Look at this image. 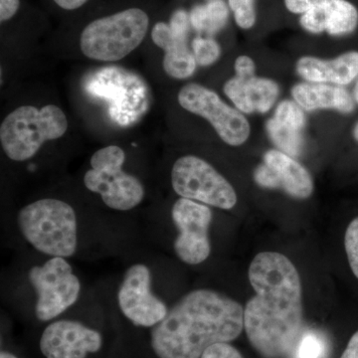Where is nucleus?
Instances as JSON below:
<instances>
[{
  "label": "nucleus",
  "mask_w": 358,
  "mask_h": 358,
  "mask_svg": "<svg viewBox=\"0 0 358 358\" xmlns=\"http://www.w3.org/2000/svg\"><path fill=\"white\" fill-rule=\"evenodd\" d=\"M341 358H358V331L350 338Z\"/></svg>",
  "instance_id": "31"
},
{
  "label": "nucleus",
  "mask_w": 358,
  "mask_h": 358,
  "mask_svg": "<svg viewBox=\"0 0 358 358\" xmlns=\"http://www.w3.org/2000/svg\"><path fill=\"white\" fill-rule=\"evenodd\" d=\"M67 129V117L57 106L47 105L41 109L23 106L2 122L0 143L9 159L26 162L32 159L46 141L62 138Z\"/></svg>",
  "instance_id": "4"
},
{
  "label": "nucleus",
  "mask_w": 358,
  "mask_h": 358,
  "mask_svg": "<svg viewBox=\"0 0 358 358\" xmlns=\"http://www.w3.org/2000/svg\"><path fill=\"white\" fill-rule=\"evenodd\" d=\"M273 119L289 128L303 131L307 126L306 112L294 100H282L275 106Z\"/></svg>",
  "instance_id": "24"
},
{
  "label": "nucleus",
  "mask_w": 358,
  "mask_h": 358,
  "mask_svg": "<svg viewBox=\"0 0 358 358\" xmlns=\"http://www.w3.org/2000/svg\"><path fill=\"white\" fill-rule=\"evenodd\" d=\"M345 246L348 263L358 279V217L352 220L346 229Z\"/></svg>",
  "instance_id": "26"
},
{
  "label": "nucleus",
  "mask_w": 358,
  "mask_h": 358,
  "mask_svg": "<svg viewBox=\"0 0 358 358\" xmlns=\"http://www.w3.org/2000/svg\"><path fill=\"white\" fill-rule=\"evenodd\" d=\"M291 94L292 99L306 113L331 110L350 114L355 108L353 96L345 87L336 85L300 82L294 85Z\"/></svg>",
  "instance_id": "16"
},
{
  "label": "nucleus",
  "mask_w": 358,
  "mask_h": 358,
  "mask_svg": "<svg viewBox=\"0 0 358 358\" xmlns=\"http://www.w3.org/2000/svg\"><path fill=\"white\" fill-rule=\"evenodd\" d=\"M178 100L181 108L210 122L226 145L240 147L249 140L251 124L246 115L224 102L207 87L197 83L185 85L178 92Z\"/></svg>",
  "instance_id": "10"
},
{
  "label": "nucleus",
  "mask_w": 358,
  "mask_h": 358,
  "mask_svg": "<svg viewBox=\"0 0 358 358\" xmlns=\"http://www.w3.org/2000/svg\"><path fill=\"white\" fill-rule=\"evenodd\" d=\"M263 162L267 164L277 181L278 189L296 199H308L313 192V179L310 171L294 157L274 148L265 152Z\"/></svg>",
  "instance_id": "17"
},
{
  "label": "nucleus",
  "mask_w": 358,
  "mask_h": 358,
  "mask_svg": "<svg viewBox=\"0 0 358 358\" xmlns=\"http://www.w3.org/2000/svg\"><path fill=\"white\" fill-rule=\"evenodd\" d=\"M282 4L308 34L341 38L358 29V7L352 0H282Z\"/></svg>",
  "instance_id": "11"
},
{
  "label": "nucleus",
  "mask_w": 358,
  "mask_h": 358,
  "mask_svg": "<svg viewBox=\"0 0 358 358\" xmlns=\"http://www.w3.org/2000/svg\"><path fill=\"white\" fill-rule=\"evenodd\" d=\"M231 16L226 0L196 4L189 10L192 30L202 36L214 37L227 27Z\"/></svg>",
  "instance_id": "18"
},
{
  "label": "nucleus",
  "mask_w": 358,
  "mask_h": 358,
  "mask_svg": "<svg viewBox=\"0 0 358 358\" xmlns=\"http://www.w3.org/2000/svg\"><path fill=\"white\" fill-rule=\"evenodd\" d=\"M249 281L256 293L244 310L250 343L266 358L289 355L303 327L298 270L288 257L263 252L250 265Z\"/></svg>",
  "instance_id": "1"
},
{
  "label": "nucleus",
  "mask_w": 358,
  "mask_h": 358,
  "mask_svg": "<svg viewBox=\"0 0 358 358\" xmlns=\"http://www.w3.org/2000/svg\"><path fill=\"white\" fill-rule=\"evenodd\" d=\"M148 25L150 18L145 11L128 8L89 23L81 33L80 47L92 60L115 62L140 46Z\"/></svg>",
  "instance_id": "5"
},
{
  "label": "nucleus",
  "mask_w": 358,
  "mask_h": 358,
  "mask_svg": "<svg viewBox=\"0 0 358 358\" xmlns=\"http://www.w3.org/2000/svg\"><path fill=\"white\" fill-rule=\"evenodd\" d=\"M203 1H212V0H203Z\"/></svg>",
  "instance_id": "36"
},
{
  "label": "nucleus",
  "mask_w": 358,
  "mask_h": 358,
  "mask_svg": "<svg viewBox=\"0 0 358 358\" xmlns=\"http://www.w3.org/2000/svg\"><path fill=\"white\" fill-rule=\"evenodd\" d=\"M244 310L238 301L211 289L183 296L152 327V348L159 358H200L209 346L241 334Z\"/></svg>",
  "instance_id": "2"
},
{
  "label": "nucleus",
  "mask_w": 358,
  "mask_h": 358,
  "mask_svg": "<svg viewBox=\"0 0 358 358\" xmlns=\"http://www.w3.org/2000/svg\"><path fill=\"white\" fill-rule=\"evenodd\" d=\"M152 272L145 264L136 263L124 272L117 291V305L134 326L154 327L166 319L169 308L152 292Z\"/></svg>",
  "instance_id": "13"
},
{
  "label": "nucleus",
  "mask_w": 358,
  "mask_h": 358,
  "mask_svg": "<svg viewBox=\"0 0 358 358\" xmlns=\"http://www.w3.org/2000/svg\"><path fill=\"white\" fill-rule=\"evenodd\" d=\"M266 131L277 150L291 155L294 159L300 157L303 152L305 145L303 131L284 126L273 117L266 122Z\"/></svg>",
  "instance_id": "20"
},
{
  "label": "nucleus",
  "mask_w": 358,
  "mask_h": 358,
  "mask_svg": "<svg viewBox=\"0 0 358 358\" xmlns=\"http://www.w3.org/2000/svg\"><path fill=\"white\" fill-rule=\"evenodd\" d=\"M192 51L197 65L208 67L220 59L222 49L217 40L211 36L195 37L192 42Z\"/></svg>",
  "instance_id": "25"
},
{
  "label": "nucleus",
  "mask_w": 358,
  "mask_h": 358,
  "mask_svg": "<svg viewBox=\"0 0 358 358\" xmlns=\"http://www.w3.org/2000/svg\"><path fill=\"white\" fill-rule=\"evenodd\" d=\"M352 136L353 138H355V140L358 143V122H357V124H355V128L352 129Z\"/></svg>",
  "instance_id": "35"
},
{
  "label": "nucleus",
  "mask_w": 358,
  "mask_h": 358,
  "mask_svg": "<svg viewBox=\"0 0 358 358\" xmlns=\"http://www.w3.org/2000/svg\"><path fill=\"white\" fill-rule=\"evenodd\" d=\"M59 7L65 10H75L88 2V0H53Z\"/></svg>",
  "instance_id": "32"
},
{
  "label": "nucleus",
  "mask_w": 358,
  "mask_h": 358,
  "mask_svg": "<svg viewBox=\"0 0 358 358\" xmlns=\"http://www.w3.org/2000/svg\"><path fill=\"white\" fill-rule=\"evenodd\" d=\"M353 99H355V103L358 105V77L357 79V83H355V90H353Z\"/></svg>",
  "instance_id": "33"
},
{
  "label": "nucleus",
  "mask_w": 358,
  "mask_h": 358,
  "mask_svg": "<svg viewBox=\"0 0 358 358\" xmlns=\"http://www.w3.org/2000/svg\"><path fill=\"white\" fill-rule=\"evenodd\" d=\"M329 352L327 338L319 331H307L301 333L293 350L291 358H326Z\"/></svg>",
  "instance_id": "22"
},
{
  "label": "nucleus",
  "mask_w": 358,
  "mask_h": 358,
  "mask_svg": "<svg viewBox=\"0 0 358 358\" xmlns=\"http://www.w3.org/2000/svg\"><path fill=\"white\" fill-rule=\"evenodd\" d=\"M245 91L254 113L265 115L275 107L280 86L270 78L254 76L245 80Z\"/></svg>",
  "instance_id": "19"
},
{
  "label": "nucleus",
  "mask_w": 358,
  "mask_h": 358,
  "mask_svg": "<svg viewBox=\"0 0 358 358\" xmlns=\"http://www.w3.org/2000/svg\"><path fill=\"white\" fill-rule=\"evenodd\" d=\"M126 154L117 145L96 150L90 159L91 169L85 173L84 185L100 195L103 204L115 211H129L145 199V187L140 179L122 169Z\"/></svg>",
  "instance_id": "6"
},
{
  "label": "nucleus",
  "mask_w": 358,
  "mask_h": 358,
  "mask_svg": "<svg viewBox=\"0 0 358 358\" xmlns=\"http://www.w3.org/2000/svg\"><path fill=\"white\" fill-rule=\"evenodd\" d=\"M171 185L179 196L208 206L230 210L237 204V193L229 181L196 155H185L174 162Z\"/></svg>",
  "instance_id": "8"
},
{
  "label": "nucleus",
  "mask_w": 358,
  "mask_h": 358,
  "mask_svg": "<svg viewBox=\"0 0 358 358\" xmlns=\"http://www.w3.org/2000/svg\"><path fill=\"white\" fill-rule=\"evenodd\" d=\"M0 358H17L15 355H13V353L7 352H1L0 353Z\"/></svg>",
  "instance_id": "34"
},
{
  "label": "nucleus",
  "mask_w": 358,
  "mask_h": 358,
  "mask_svg": "<svg viewBox=\"0 0 358 358\" xmlns=\"http://www.w3.org/2000/svg\"><path fill=\"white\" fill-rule=\"evenodd\" d=\"M28 280L36 293L35 315L49 322L74 306L81 294V282L67 259L51 257L28 273Z\"/></svg>",
  "instance_id": "7"
},
{
  "label": "nucleus",
  "mask_w": 358,
  "mask_h": 358,
  "mask_svg": "<svg viewBox=\"0 0 358 358\" xmlns=\"http://www.w3.org/2000/svg\"><path fill=\"white\" fill-rule=\"evenodd\" d=\"M171 218L178 232L173 248L179 260L188 265L205 262L211 253L209 227L213 214L208 205L180 197L173 204Z\"/></svg>",
  "instance_id": "12"
},
{
  "label": "nucleus",
  "mask_w": 358,
  "mask_h": 358,
  "mask_svg": "<svg viewBox=\"0 0 358 358\" xmlns=\"http://www.w3.org/2000/svg\"><path fill=\"white\" fill-rule=\"evenodd\" d=\"M20 7V0H0V21L6 22L15 15Z\"/></svg>",
  "instance_id": "30"
},
{
  "label": "nucleus",
  "mask_w": 358,
  "mask_h": 358,
  "mask_svg": "<svg viewBox=\"0 0 358 358\" xmlns=\"http://www.w3.org/2000/svg\"><path fill=\"white\" fill-rule=\"evenodd\" d=\"M235 76L247 80L256 76V63L249 55L238 56L234 62Z\"/></svg>",
  "instance_id": "29"
},
{
  "label": "nucleus",
  "mask_w": 358,
  "mask_h": 358,
  "mask_svg": "<svg viewBox=\"0 0 358 358\" xmlns=\"http://www.w3.org/2000/svg\"><path fill=\"white\" fill-rule=\"evenodd\" d=\"M90 93L107 99L110 115L122 126H129L147 112L148 88L141 78L128 70L107 67L89 80Z\"/></svg>",
  "instance_id": "9"
},
{
  "label": "nucleus",
  "mask_w": 358,
  "mask_h": 358,
  "mask_svg": "<svg viewBox=\"0 0 358 358\" xmlns=\"http://www.w3.org/2000/svg\"><path fill=\"white\" fill-rule=\"evenodd\" d=\"M200 358H243L234 346L219 343L209 346Z\"/></svg>",
  "instance_id": "27"
},
{
  "label": "nucleus",
  "mask_w": 358,
  "mask_h": 358,
  "mask_svg": "<svg viewBox=\"0 0 358 358\" xmlns=\"http://www.w3.org/2000/svg\"><path fill=\"white\" fill-rule=\"evenodd\" d=\"M102 345V334L72 320L52 322L40 339V350L46 358H86L99 352Z\"/></svg>",
  "instance_id": "14"
},
{
  "label": "nucleus",
  "mask_w": 358,
  "mask_h": 358,
  "mask_svg": "<svg viewBox=\"0 0 358 358\" xmlns=\"http://www.w3.org/2000/svg\"><path fill=\"white\" fill-rule=\"evenodd\" d=\"M164 69L169 77L186 80L194 75L197 62L188 45H178L164 51Z\"/></svg>",
  "instance_id": "21"
},
{
  "label": "nucleus",
  "mask_w": 358,
  "mask_h": 358,
  "mask_svg": "<svg viewBox=\"0 0 358 358\" xmlns=\"http://www.w3.org/2000/svg\"><path fill=\"white\" fill-rule=\"evenodd\" d=\"M296 74L310 83L345 87L358 77V51H348L333 59L303 56L296 63Z\"/></svg>",
  "instance_id": "15"
},
{
  "label": "nucleus",
  "mask_w": 358,
  "mask_h": 358,
  "mask_svg": "<svg viewBox=\"0 0 358 358\" xmlns=\"http://www.w3.org/2000/svg\"><path fill=\"white\" fill-rule=\"evenodd\" d=\"M75 209L57 199H43L25 205L17 214L22 237L39 253L70 258L76 254L79 229Z\"/></svg>",
  "instance_id": "3"
},
{
  "label": "nucleus",
  "mask_w": 358,
  "mask_h": 358,
  "mask_svg": "<svg viewBox=\"0 0 358 358\" xmlns=\"http://www.w3.org/2000/svg\"><path fill=\"white\" fill-rule=\"evenodd\" d=\"M235 24L243 31L255 29L260 20V0H226Z\"/></svg>",
  "instance_id": "23"
},
{
  "label": "nucleus",
  "mask_w": 358,
  "mask_h": 358,
  "mask_svg": "<svg viewBox=\"0 0 358 358\" xmlns=\"http://www.w3.org/2000/svg\"><path fill=\"white\" fill-rule=\"evenodd\" d=\"M253 178L260 187L266 188V189H278L277 181H275L272 169L264 162L256 167Z\"/></svg>",
  "instance_id": "28"
}]
</instances>
